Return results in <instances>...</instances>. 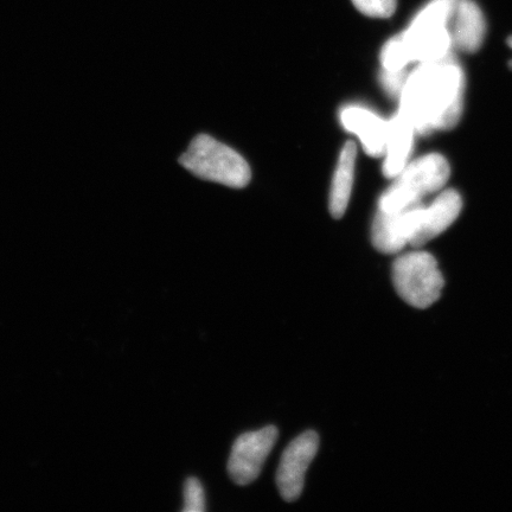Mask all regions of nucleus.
Returning a JSON list of instances; mask_svg holds the SVG:
<instances>
[{"label":"nucleus","instance_id":"nucleus-1","mask_svg":"<svg viewBox=\"0 0 512 512\" xmlns=\"http://www.w3.org/2000/svg\"><path fill=\"white\" fill-rule=\"evenodd\" d=\"M465 75L452 54L444 59L420 63L408 74L400 95V112L416 133L451 130L464 110Z\"/></svg>","mask_w":512,"mask_h":512},{"label":"nucleus","instance_id":"nucleus-2","mask_svg":"<svg viewBox=\"0 0 512 512\" xmlns=\"http://www.w3.org/2000/svg\"><path fill=\"white\" fill-rule=\"evenodd\" d=\"M451 168L445 157L431 153L408 163L381 196L379 210L395 213L420 203L445 187Z\"/></svg>","mask_w":512,"mask_h":512},{"label":"nucleus","instance_id":"nucleus-3","mask_svg":"<svg viewBox=\"0 0 512 512\" xmlns=\"http://www.w3.org/2000/svg\"><path fill=\"white\" fill-rule=\"evenodd\" d=\"M181 164L197 177L230 188H245L252 177L251 168L240 153L206 134L192 140Z\"/></svg>","mask_w":512,"mask_h":512},{"label":"nucleus","instance_id":"nucleus-4","mask_svg":"<svg viewBox=\"0 0 512 512\" xmlns=\"http://www.w3.org/2000/svg\"><path fill=\"white\" fill-rule=\"evenodd\" d=\"M393 283L403 302L421 310L437 303L445 286L438 261L424 251L402 254L394 261Z\"/></svg>","mask_w":512,"mask_h":512},{"label":"nucleus","instance_id":"nucleus-5","mask_svg":"<svg viewBox=\"0 0 512 512\" xmlns=\"http://www.w3.org/2000/svg\"><path fill=\"white\" fill-rule=\"evenodd\" d=\"M277 439V427L267 426L260 431L242 434L235 440L228 471L236 484L249 485L259 477Z\"/></svg>","mask_w":512,"mask_h":512},{"label":"nucleus","instance_id":"nucleus-6","mask_svg":"<svg viewBox=\"0 0 512 512\" xmlns=\"http://www.w3.org/2000/svg\"><path fill=\"white\" fill-rule=\"evenodd\" d=\"M424 203H416L406 209L386 213L377 210L371 240L377 251L383 254H396L407 246H412L420 228Z\"/></svg>","mask_w":512,"mask_h":512},{"label":"nucleus","instance_id":"nucleus-7","mask_svg":"<svg viewBox=\"0 0 512 512\" xmlns=\"http://www.w3.org/2000/svg\"><path fill=\"white\" fill-rule=\"evenodd\" d=\"M319 447L316 432L300 434L287 446L277 472V484L281 497L287 502L296 501L302 495L305 475Z\"/></svg>","mask_w":512,"mask_h":512},{"label":"nucleus","instance_id":"nucleus-8","mask_svg":"<svg viewBox=\"0 0 512 512\" xmlns=\"http://www.w3.org/2000/svg\"><path fill=\"white\" fill-rule=\"evenodd\" d=\"M341 123L345 130L356 134L369 156H384L389 134L388 121L377 117L368 108L350 106L341 112Z\"/></svg>","mask_w":512,"mask_h":512},{"label":"nucleus","instance_id":"nucleus-9","mask_svg":"<svg viewBox=\"0 0 512 512\" xmlns=\"http://www.w3.org/2000/svg\"><path fill=\"white\" fill-rule=\"evenodd\" d=\"M463 208L462 196L453 189H448L435 198L430 206L424 208L420 228L412 247H421L438 235L444 233L458 219Z\"/></svg>","mask_w":512,"mask_h":512},{"label":"nucleus","instance_id":"nucleus-10","mask_svg":"<svg viewBox=\"0 0 512 512\" xmlns=\"http://www.w3.org/2000/svg\"><path fill=\"white\" fill-rule=\"evenodd\" d=\"M452 21L453 46L465 53H476L482 47L486 32L482 10L472 0H459Z\"/></svg>","mask_w":512,"mask_h":512},{"label":"nucleus","instance_id":"nucleus-11","mask_svg":"<svg viewBox=\"0 0 512 512\" xmlns=\"http://www.w3.org/2000/svg\"><path fill=\"white\" fill-rule=\"evenodd\" d=\"M388 123L389 134L386 153H384L386 158L383 163V174L387 178H395L408 164L416 131L411 121L400 111Z\"/></svg>","mask_w":512,"mask_h":512},{"label":"nucleus","instance_id":"nucleus-12","mask_svg":"<svg viewBox=\"0 0 512 512\" xmlns=\"http://www.w3.org/2000/svg\"><path fill=\"white\" fill-rule=\"evenodd\" d=\"M357 147L355 143L348 142L339 155L334 181L329 198V209L335 219H342L347 211L354 185Z\"/></svg>","mask_w":512,"mask_h":512},{"label":"nucleus","instance_id":"nucleus-13","mask_svg":"<svg viewBox=\"0 0 512 512\" xmlns=\"http://www.w3.org/2000/svg\"><path fill=\"white\" fill-rule=\"evenodd\" d=\"M381 63L383 69L388 70V72H402L408 64L412 63L401 35L390 38L384 44L381 53Z\"/></svg>","mask_w":512,"mask_h":512},{"label":"nucleus","instance_id":"nucleus-14","mask_svg":"<svg viewBox=\"0 0 512 512\" xmlns=\"http://www.w3.org/2000/svg\"><path fill=\"white\" fill-rule=\"evenodd\" d=\"M183 511H206V495H204L203 486L197 478H189L187 482H185Z\"/></svg>","mask_w":512,"mask_h":512},{"label":"nucleus","instance_id":"nucleus-15","mask_svg":"<svg viewBox=\"0 0 512 512\" xmlns=\"http://www.w3.org/2000/svg\"><path fill=\"white\" fill-rule=\"evenodd\" d=\"M351 2L363 15L373 18L393 16L398 5L396 0H351Z\"/></svg>","mask_w":512,"mask_h":512},{"label":"nucleus","instance_id":"nucleus-16","mask_svg":"<svg viewBox=\"0 0 512 512\" xmlns=\"http://www.w3.org/2000/svg\"><path fill=\"white\" fill-rule=\"evenodd\" d=\"M407 78L408 74L405 73V70H402V72H388V70L383 69L381 83L389 95L394 96V98H400Z\"/></svg>","mask_w":512,"mask_h":512},{"label":"nucleus","instance_id":"nucleus-17","mask_svg":"<svg viewBox=\"0 0 512 512\" xmlns=\"http://www.w3.org/2000/svg\"><path fill=\"white\" fill-rule=\"evenodd\" d=\"M508 44H509L510 48L512 49V36L509 37Z\"/></svg>","mask_w":512,"mask_h":512}]
</instances>
